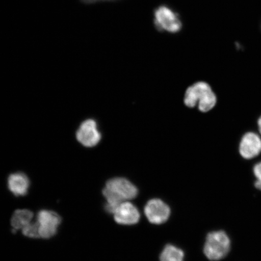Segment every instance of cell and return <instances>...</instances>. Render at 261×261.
I'll use <instances>...</instances> for the list:
<instances>
[{
  "label": "cell",
  "instance_id": "6da1fadb",
  "mask_svg": "<svg viewBox=\"0 0 261 261\" xmlns=\"http://www.w3.org/2000/svg\"><path fill=\"white\" fill-rule=\"evenodd\" d=\"M138 194V188L128 179L121 177L111 179L103 190L107 200L105 210L108 213L113 214L120 204L133 200Z\"/></svg>",
  "mask_w": 261,
  "mask_h": 261
},
{
  "label": "cell",
  "instance_id": "7a4b0ae2",
  "mask_svg": "<svg viewBox=\"0 0 261 261\" xmlns=\"http://www.w3.org/2000/svg\"><path fill=\"white\" fill-rule=\"evenodd\" d=\"M184 102L189 108L198 105L200 112L206 113L216 106L217 98L210 85L205 82H198L186 91Z\"/></svg>",
  "mask_w": 261,
  "mask_h": 261
},
{
  "label": "cell",
  "instance_id": "3957f363",
  "mask_svg": "<svg viewBox=\"0 0 261 261\" xmlns=\"http://www.w3.org/2000/svg\"><path fill=\"white\" fill-rule=\"evenodd\" d=\"M153 21L156 30L170 34H177L182 28V22L178 13L168 5L155 8Z\"/></svg>",
  "mask_w": 261,
  "mask_h": 261
},
{
  "label": "cell",
  "instance_id": "277c9868",
  "mask_svg": "<svg viewBox=\"0 0 261 261\" xmlns=\"http://www.w3.org/2000/svg\"><path fill=\"white\" fill-rule=\"evenodd\" d=\"M230 249V240L224 231H212L207 234L204 253L211 260L217 261L227 255Z\"/></svg>",
  "mask_w": 261,
  "mask_h": 261
},
{
  "label": "cell",
  "instance_id": "5b68a950",
  "mask_svg": "<svg viewBox=\"0 0 261 261\" xmlns=\"http://www.w3.org/2000/svg\"><path fill=\"white\" fill-rule=\"evenodd\" d=\"M76 139L82 145L93 148L100 142L102 134L98 128L96 120L87 119L82 122L76 134Z\"/></svg>",
  "mask_w": 261,
  "mask_h": 261
},
{
  "label": "cell",
  "instance_id": "8992f818",
  "mask_svg": "<svg viewBox=\"0 0 261 261\" xmlns=\"http://www.w3.org/2000/svg\"><path fill=\"white\" fill-rule=\"evenodd\" d=\"M40 238L48 239L55 236L61 223V218L56 212L42 210L37 215Z\"/></svg>",
  "mask_w": 261,
  "mask_h": 261
},
{
  "label": "cell",
  "instance_id": "52a82bcc",
  "mask_svg": "<svg viewBox=\"0 0 261 261\" xmlns=\"http://www.w3.org/2000/svg\"><path fill=\"white\" fill-rule=\"evenodd\" d=\"M145 214L150 223L161 224L169 219L171 214L170 208L160 199H152L146 203Z\"/></svg>",
  "mask_w": 261,
  "mask_h": 261
},
{
  "label": "cell",
  "instance_id": "ba28073f",
  "mask_svg": "<svg viewBox=\"0 0 261 261\" xmlns=\"http://www.w3.org/2000/svg\"><path fill=\"white\" fill-rule=\"evenodd\" d=\"M113 215L116 223L121 225L136 224L138 223L140 218L138 208L129 201L123 202L120 204Z\"/></svg>",
  "mask_w": 261,
  "mask_h": 261
},
{
  "label": "cell",
  "instance_id": "9c48e42d",
  "mask_svg": "<svg viewBox=\"0 0 261 261\" xmlns=\"http://www.w3.org/2000/svg\"><path fill=\"white\" fill-rule=\"evenodd\" d=\"M239 151L245 159L256 158L261 152V139L257 134L249 132L245 135L241 140Z\"/></svg>",
  "mask_w": 261,
  "mask_h": 261
},
{
  "label": "cell",
  "instance_id": "30bf717a",
  "mask_svg": "<svg viewBox=\"0 0 261 261\" xmlns=\"http://www.w3.org/2000/svg\"><path fill=\"white\" fill-rule=\"evenodd\" d=\"M8 186L13 194L16 197H21L28 194L30 181L24 173L16 172L9 175Z\"/></svg>",
  "mask_w": 261,
  "mask_h": 261
},
{
  "label": "cell",
  "instance_id": "8fae6325",
  "mask_svg": "<svg viewBox=\"0 0 261 261\" xmlns=\"http://www.w3.org/2000/svg\"><path fill=\"white\" fill-rule=\"evenodd\" d=\"M34 218V214L28 210H20L16 211L11 218V225L14 228V231L22 229L28 224L32 223Z\"/></svg>",
  "mask_w": 261,
  "mask_h": 261
},
{
  "label": "cell",
  "instance_id": "7c38bea8",
  "mask_svg": "<svg viewBox=\"0 0 261 261\" xmlns=\"http://www.w3.org/2000/svg\"><path fill=\"white\" fill-rule=\"evenodd\" d=\"M184 251L179 248L168 244L166 246L160 257L161 261H184Z\"/></svg>",
  "mask_w": 261,
  "mask_h": 261
},
{
  "label": "cell",
  "instance_id": "4fadbf2b",
  "mask_svg": "<svg viewBox=\"0 0 261 261\" xmlns=\"http://www.w3.org/2000/svg\"><path fill=\"white\" fill-rule=\"evenodd\" d=\"M22 232L25 237L32 238H40L39 231V225L37 222L31 223L22 229Z\"/></svg>",
  "mask_w": 261,
  "mask_h": 261
},
{
  "label": "cell",
  "instance_id": "5bb4252c",
  "mask_svg": "<svg viewBox=\"0 0 261 261\" xmlns=\"http://www.w3.org/2000/svg\"><path fill=\"white\" fill-rule=\"evenodd\" d=\"M253 173L256 178V180L254 182V186L256 189L261 191V162L257 163L253 168Z\"/></svg>",
  "mask_w": 261,
  "mask_h": 261
},
{
  "label": "cell",
  "instance_id": "9a60e30c",
  "mask_svg": "<svg viewBox=\"0 0 261 261\" xmlns=\"http://www.w3.org/2000/svg\"><path fill=\"white\" fill-rule=\"evenodd\" d=\"M81 1L85 3H87V4H92V3L99 2H116L118 1V0H81Z\"/></svg>",
  "mask_w": 261,
  "mask_h": 261
},
{
  "label": "cell",
  "instance_id": "2e32d148",
  "mask_svg": "<svg viewBox=\"0 0 261 261\" xmlns=\"http://www.w3.org/2000/svg\"><path fill=\"white\" fill-rule=\"evenodd\" d=\"M257 125H258V128L259 130V133L261 135V117L258 120V122H257Z\"/></svg>",
  "mask_w": 261,
  "mask_h": 261
}]
</instances>
